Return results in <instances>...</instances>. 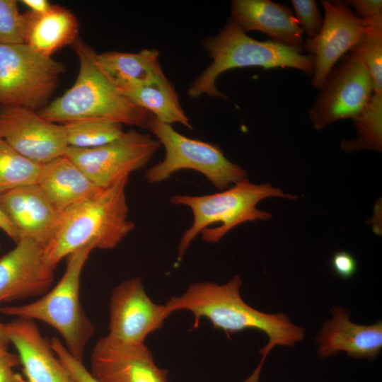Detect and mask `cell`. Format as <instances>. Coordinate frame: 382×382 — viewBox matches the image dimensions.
<instances>
[{
    "mask_svg": "<svg viewBox=\"0 0 382 382\" xmlns=\"http://www.w3.org/2000/svg\"><path fill=\"white\" fill-rule=\"evenodd\" d=\"M241 286L239 275L224 284L192 283L182 295L171 297L164 306L168 316L177 311H190L194 316V329L198 328L200 319L205 318L214 328L224 330L228 336L245 330H257L267 335L268 342L259 351L262 358L257 367L243 381L258 382L270 352L275 346L294 347L303 340L305 329L294 325L285 313L268 314L250 306L241 296Z\"/></svg>",
    "mask_w": 382,
    "mask_h": 382,
    "instance_id": "obj_1",
    "label": "cell"
},
{
    "mask_svg": "<svg viewBox=\"0 0 382 382\" xmlns=\"http://www.w3.org/2000/svg\"><path fill=\"white\" fill-rule=\"evenodd\" d=\"M268 197L296 199L269 183L253 184L248 179L219 192L202 196L175 195L170 203L189 207L193 213L192 225L183 234L178 250L180 262L198 234L210 243L219 242L233 228L248 221L269 220L272 214L257 208Z\"/></svg>",
    "mask_w": 382,
    "mask_h": 382,
    "instance_id": "obj_5",
    "label": "cell"
},
{
    "mask_svg": "<svg viewBox=\"0 0 382 382\" xmlns=\"http://www.w3.org/2000/svg\"><path fill=\"white\" fill-rule=\"evenodd\" d=\"M156 49L136 53L106 52L97 54L96 63L112 84L121 93L151 81L162 70Z\"/></svg>",
    "mask_w": 382,
    "mask_h": 382,
    "instance_id": "obj_22",
    "label": "cell"
},
{
    "mask_svg": "<svg viewBox=\"0 0 382 382\" xmlns=\"http://www.w3.org/2000/svg\"><path fill=\"white\" fill-rule=\"evenodd\" d=\"M36 184L59 212L102 189L64 156L42 164Z\"/></svg>",
    "mask_w": 382,
    "mask_h": 382,
    "instance_id": "obj_20",
    "label": "cell"
},
{
    "mask_svg": "<svg viewBox=\"0 0 382 382\" xmlns=\"http://www.w3.org/2000/svg\"><path fill=\"white\" fill-rule=\"evenodd\" d=\"M41 166L18 153L0 137V194L36 184Z\"/></svg>",
    "mask_w": 382,
    "mask_h": 382,
    "instance_id": "obj_25",
    "label": "cell"
},
{
    "mask_svg": "<svg viewBox=\"0 0 382 382\" xmlns=\"http://www.w3.org/2000/svg\"><path fill=\"white\" fill-rule=\"evenodd\" d=\"M21 365L18 356L6 352L0 357V382H27L14 368Z\"/></svg>",
    "mask_w": 382,
    "mask_h": 382,
    "instance_id": "obj_33",
    "label": "cell"
},
{
    "mask_svg": "<svg viewBox=\"0 0 382 382\" xmlns=\"http://www.w3.org/2000/svg\"><path fill=\"white\" fill-rule=\"evenodd\" d=\"M11 344L6 324L0 320V357L8 352V347Z\"/></svg>",
    "mask_w": 382,
    "mask_h": 382,
    "instance_id": "obj_36",
    "label": "cell"
},
{
    "mask_svg": "<svg viewBox=\"0 0 382 382\" xmlns=\"http://www.w3.org/2000/svg\"><path fill=\"white\" fill-rule=\"evenodd\" d=\"M6 326L27 382H78L57 357L35 320L16 318Z\"/></svg>",
    "mask_w": 382,
    "mask_h": 382,
    "instance_id": "obj_17",
    "label": "cell"
},
{
    "mask_svg": "<svg viewBox=\"0 0 382 382\" xmlns=\"http://www.w3.org/2000/svg\"><path fill=\"white\" fill-rule=\"evenodd\" d=\"M212 59L210 65L194 81L188 95L224 98L216 86L217 78L230 69L249 66L264 69L289 67L313 75L314 59L303 49L282 45L274 40L260 41L248 36L230 18L219 33L202 41Z\"/></svg>",
    "mask_w": 382,
    "mask_h": 382,
    "instance_id": "obj_4",
    "label": "cell"
},
{
    "mask_svg": "<svg viewBox=\"0 0 382 382\" xmlns=\"http://www.w3.org/2000/svg\"><path fill=\"white\" fill-rule=\"evenodd\" d=\"M345 1L357 16L368 21L371 25H382L381 0H347Z\"/></svg>",
    "mask_w": 382,
    "mask_h": 382,
    "instance_id": "obj_31",
    "label": "cell"
},
{
    "mask_svg": "<svg viewBox=\"0 0 382 382\" xmlns=\"http://www.w3.org/2000/svg\"><path fill=\"white\" fill-rule=\"evenodd\" d=\"M109 307V331L105 337L122 345L145 344L146 337L161 328L169 316L164 304L150 299L139 277L114 288Z\"/></svg>",
    "mask_w": 382,
    "mask_h": 382,
    "instance_id": "obj_11",
    "label": "cell"
},
{
    "mask_svg": "<svg viewBox=\"0 0 382 382\" xmlns=\"http://www.w3.org/2000/svg\"><path fill=\"white\" fill-rule=\"evenodd\" d=\"M73 46L79 62L75 82L38 114L57 124L107 120L148 129L151 115L132 103L106 78L96 63L98 53L79 39Z\"/></svg>",
    "mask_w": 382,
    "mask_h": 382,
    "instance_id": "obj_3",
    "label": "cell"
},
{
    "mask_svg": "<svg viewBox=\"0 0 382 382\" xmlns=\"http://www.w3.org/2000/svg\"><path fill=\"white\" fill-rule=\"evenodd\" d=\"M369 69L374 93H382V25H370L357 46Z\"/></svg>",
    "mask_w": 382,
    "mask_h": 382,
    "instance_id": "obj_27",
    "label": "cell"
},
{
    "mask_svg": "<svg viewBox=\"0 0 382 382\" xmlns=\"http://www.w3.org/2000/svg\"><path fill=\"white\" fill-rule=\"evenodd\" d=\"M320 90L316 101L308 110L317 130L342 119H352L365 107L374 94V86L357 47L338 61Z\"/></svg>",
    "mask_w": 382,
    "mask_h": 382,
    "instance_id": "obj_9",
    "label": "cell"
},
{
    "mask_svg": "<svg viewBox=\"0 0 382 382\" xmlns=\"http://www.w3.org/2000/svg\"><path fill=\"white\" fill-rule=\"evenodd\" d=\"M93 250L92 245H87L69 255L62 278L42 297L27 304L1 306L0 313L49 325L62 336L73 357L82 361L86 347L95 333L79 294L83 269Z\"/></svg>",
    "mask_w": 382,
    "mask_h": 382,
    "instance_id": "obj_6",
    "label": "cell"
},
{
    "mask_svg": "<svg viewBox=\"0 0 382 382\" xmlns=\"http://www.w3.org/2000/svg\"><path fill=\"white\" fill-rule=\"evenodd\" d=\"M332 319L324 323L316 336L318 355L321 359L345 352L349 357L374 360L382 348V323L370 325L354 323L345 308L330 309Z\"/></svg>",
    "mask_w": 382,
    "mask_h": 382,
    "instance_id": "obj_18",
    "label": "cell"
},
{
    "mask_svg": "<svg viewBox=\"0 0 382 382\" xmlns=\"http://www.w3.org/2000/svg\"><path fill=\"white\" fill-rule=\"evenodd\" d=\"M325 17L319 33L306 39L303 50L314 59L312 85L320 88L327 76L359 42L371 24L357 16L344 1L323 0Z\"/></svg>",
    "mask_w": 382,
    "mask_h": 382,
    "instance_id": "obj_12",
    "label": "cell"
},
{
    "mask_svg": "<svg viewBox=\"0 0 382 382\" xmlns=\"http://www.w3.org/2000/svg\"><path fill=\"white\" fill-rule=\"evenodd\" d=\"M0 137L40 165L63 156L69 146L63 125L50 122L37 111L23 107H0Z\"/></svg>",
    "mask_w": 382,
    "mask_h": 382,
    "instance_id": "obj_13",
    "label": "cell"
},
{
    "mask_svg": "<svg viewBox=\"0 0 382 382\" xmlns=\"http://www.w3.org/2000/svg\"><path fill=\"white\" fill-rule=\"evenodd\" d=\"M50 343L57 357L76 381L78 382H98L89 370L86 369L83 361L73 357L59 338L52 337Z\"/></svg>",
    "mask_w": 382,
    "mask_h": 382,
    "instance_id": "obj_30",
    "label": "cell"
},
{
    "mask_svg": "<svg viewBox=\"0 0 382 382\" xmlns=\"http://www.w3.org/2000/svg\"><path fill=\"white\" fill-rule=\"evenodd\" d=\"M1 243H0V249H1Z\"/></svg>",
    "mask_w": 382,
    "mask_h": 382,
    "instance_id": "obj_37",
    "label": "cell"
},
{
    "mask_svg": "<svg viewBox=\"0 0 382 382\" xmlns=\"http://www.w3.org/2000/svg\"><path fill=\"white\" fill-rule=\"evenodd\" d=\"M0 209L16 231L18 242L30 240L43 248L50 240L61 214L37 184L0 194Z\"/></svg>",
    "mask_w": 382,
    "mask_h": 382,
    "instance_id": "obj_16",
    "label": "cell"
},
{
    "mask_svg": "<svg viewBox=\"0 0 382 382\" xmlns=\"http://www.w3.org/2000/svg\"><path fill=\"white\" fill-rule=\"evenodd\" d=\"M357 137L345 140L341 149L347 153L360 150H382V93H374L365 107L354 117Z\"/></svg>",
    "mask_w": 382,
    "mask_h": 382,
    "instance_id": "obj_24",
    "label": "cell"
},
{
    "mask_svg": "<svg viewBox=\"0 0 382 382\" xmlns=\"http://www.w3.org/2000/svg\"><path fill=\"white\" fill-rule=\"evenodd\" d=\"M294 16L308 39L316 37L320 31L323 18L315 0H292Z\"/></svg>",
    "mask_w": 382,
    "mask_h": 382,
    "instance_id": "obj_29",
    "label": "cell"
},
{
    "mask_svg": "<svg viewBox=\"0 0 382 382\" xmlns=\"http://www.w3.org/2000/svg\"><path fill=\"white\" fill-rule=\"evenodd\" d=\"M66 71L62 63L25 43L0 45V107L45 108Z\"/></svg>",
    "mask_w": 382,
    "mask_h": 382,
    "instance_id": "obj_8",
    "label": "cell"
},
{
    "mask_svg": "<svg viewBox=\"0 0 382 382\" xmlns=\"http://www.w3.org/2000/svg\"><path fill=\"white\" fill-rule=\"evenodd\" d=\"M89 371L98 382H168V371L156 364L146 344L122 345L105 336L93 348Z\"/></svg>",
    "mask_w": 382,
    "mask_h": 382,
    "instance_id": "obj_15",
    "label": "cell"
},
{
    "mask_svg": "<svg viewBox=\"0 0 382 382\" xmlns=\"http://www.w3.org/2000/svg\"><path fill=\"white\" fill-rule=\"evenodd\" d=\"M148 129L166 150L164 158L146 170L145 178L151 184L165 181L183 169L200 173L220 191L248 179L246 171L230 161L216 145L185 137L152 115Z\"/></svg>",
    "mask_w": 382,
    "mask_h": 382,
    "instance_id": "obj_7",
    "label": "cell"
},
{
    "mask_svg": "<svg viewBox=\"0 0 382 382\" xmlns=\"http://www.w3.org/2000/svg\"><path fill=\"white\" fill-rule=\"evenodd\" d=\"M122 94L132 103L149 112L163 123H179L192 129L190 120L179 102L175 89L163 70L149 82Z\"/></svg>",
    "mask_w": 382,
    "mask_h": 382,
    "instance_id": "obj_23",
    "label": "cell"
},
{
    "mask_svg": "<svg viewBox=\"0 0 382 382\" xmlns=\"http://www.w3.org/2000/svg\"><path fill=\"white\" fill-rule=\"evenodd\" d=\"M331 267L338 277L342 279H349L356 273L357 262L354 257L349 253L338 251L332 256Z\"/></svg>",
    "mask_w": 382,
    "mask_h": 382,
    "instance_id": "obj_32",
    "label": "cell"
},
{
    "mask_svg": "<svg viewBox=\"0 0 382 382\" xmlns=\"http://www.w3.org/2000/svg\"><path fill=\"white\" fill-rule=\"evenodd\" d=\"M231 5V18L243 32L259 31L282 45L303 48V32L286 6L270 0H233Z\"/></svg>",
    "mask_w": 382,
    "mask_h": 382,
    "instance_id": "obj_19",
    "label": "cell"
},
{
    "mask_svg": "<svg viewBox=\"0 0 382 382\" xmlns=\"http://www.w3.org/2000/svg\"><path fill=\"white\" fill-rule=\"evenodd\" d=\"M26 18L16 0H0V45L25 43Z\"/></svg>",
    "mask_w": 382,
    "mask_h": 382,
    "instance_id": "obj_28",
    "label": "cell"
},
{
    "mask_svg": "<svg viewBox=\"0 0 382 382\" xmlns=\"http://www.w3.org/2000/svg\"><path fill=\"white\" fill-rule=\"evenodd\" d=\"M0 229H1L15 243L18 242V236L14 228L0 209Z\"/></svg>",
    "mask_w": 382,
    "mask_h": 382,
    "instance_id": "obj_35",
    "label": "cell"
},
{
    "mask_svg": "<svg viewBox=\"0 0 382 382\" xmlns=\"http://www.w3.org/2000/svg\"><path fill=\"white\" fill-rule=\"evenodd\" d=\"M69 146L89 149L100 146L119 138L122 125L107 120H87L63 124Z\"/></svg>",
    "mask_w": 382,
    "mask_h": 382,
    "instance_id": "obj_26",
    "label": "cell"
},
{
    "mask_svg": "<svg viewBox=\"0 0 382 382\" xmlns=\"http://www.w3.org/2000/svg\"><path fill=\"white\" fill-rule=\"evenodd\" d=\"M129 177L61 212L54 233L44 248L53 269L64 257L87 245L115 248L135 224L129 219L126 187Z\"/></svg>",
    "mask_w": 382,
    "mask_h": 382,
    "instance_id": "obj_2",
    "label": "cell"
},
{
    "mask_svg": "<svg viewBox=\"0 0 382 382\" xmlns=\"http://www.w3.org/2000/svg\"><path fill=\"white\" fill-rule=\"evenodd\" d=\"M26 30L25 43L37 53L48 57L59 49L73 45L78 39L79 23L69 9L52 5L42 15L25 13Z\"/></svg>",
    "mask_w": 382,
    "mask_h": 382,
    "instance_id": "obj_21",
    "label": "cell"
},
{
    "mask_svg": "<svg viewBox=\"0 0 382 382\" xmlns=\"http://www.w3.org/2000/svg\"><path fill=\"white\" fill-rule=\"evenodd\" d=\"M54 272L45 260L43 247L20 240L0 257V306L44 295L53 282Z\"/></svg>",
    "mask_w": 382,
    "mask_h": 382,
    "instance_id": "obj_14",
    "label": "cell"
},
{
    "mask_svg": "<svg viewBox=\"0 0 382 382\" xmlns=\"http://www.w3.org/2000/svg\"><path fill=\"white\" fill-rule=\"evenodd\" d=\"M161 145L151 134L130 129L100 146L89 149L68 146L64 156L93 184L106 188L146 166Z\"/></svg>",
    "mask_w": 382,
    "mask_h": 382,
    "instance_id": "obj_10",
    "label": "cell"
},
{
    "mask_svg": "<svg viewBox=\"0 0 382 382\" xmlns=\"http://www.w3.org/2000/svg\"><path fill=\"white\" fill-rule=\"evenodd\" d=\"M21 2L29 8L30 13L34 15L44 14L52 6L47 0H23Z\"/></svg>",
    "mask_w": 382,
    "mask_h": 382,
    "instance_id": "obj_34",
    "label": "cell"
}]
</instances>
